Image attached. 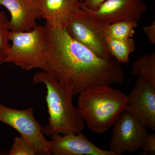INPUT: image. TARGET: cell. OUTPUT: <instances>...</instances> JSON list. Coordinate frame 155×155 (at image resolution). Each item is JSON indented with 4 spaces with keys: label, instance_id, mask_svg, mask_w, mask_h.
<instances>
[{
    "label": "cell",
    "instance_id": "6da1fadb",
    "mask_svg": "<svg viewBox=\"0 0 155 155\" xmlns=\"http://www.w3.org/2000/svg\"><path fill=\"white\" fill-rule=\"evenodd\" d=\"M48 28L44 69L73 96L101 85L122 84L125 75L115 58H100L71 37L64 28Z\"/></svg>",
    "mask_w": 155,
    "mask_h": 155
},
{
    "label": "cell",
    "instance_id": "7a4b0ae2",
    "mask_svg": "<svg viewBox=\"0 0 155 155\" xmlns=\"http://www.w3.org/2000/svg\"><path fill=\"white\" fill-rule=\"evenodd\" d=\"M32 82L35 84H43L47 89L45 100L48 122L43 126V134L51 137L82 132L85 123L78 108L72 102L74 96L72 91L43 70L34 74Z\"/></svg>",
    "mask_w": 155,
    "mask_h": 155
},
{
    "label": "cell",
    "instance_id": "3957f363",
    "mask_svg": "<svg viewBox=\"0 0 155 155\" xmlns=\"http://www.w3.org/2000/svg\"><path fill=\"white\" fill-rule=\"evenodd\" d=\"M128 97L123 92L101 85L87 89L78 94V110L89 129L101 134L114 124L127 108Z\"/></svg>",
    "mask_w": 155,
    "mask_h": 155
},
{
    "label": "cell",
    "instance_id": "277c9868",
    "mask_svg": "<svg viewBox=\"0 0 155 155\" xmlns=\"http://www.w3.org/2000/svg\"><path fill=\"white\" fill-rule=\"evenodd\" d=\"M10 45L5 63H11L25 71L44 69L48 49V28L46 25H37L32 30L12 32Z\"/></svg>",
    "mask_w": 155,
    "mask_h": 155
},
{
    "label": "cell",
    "instance_id": "5b68a950",
    "mask_svg": "<svg viewBox=\"0 0 155 155\" xmlns=\"http://www.w3.org/2000/svg\"><path fill=\"white\" fill-rule=\"evenodd\" d=\"M0 122L17 130L32 146L37 155H51L49 140L43 134V126L35 119L32 107L17 110L0 103Z\"/></svg>",
    "mask_w": 155,
    "mask_h": 155
},
{
    "label": "cell",
    "instance_id": "8992f818",
    "mask_svg": "<svg viewBox=\"0 0 155 155\" xmlns=\"http://www.w3.org/2000/svg\"><path fill=\"white\" fill-rule=\"evenodd\" d=\"M109 150L116 155L134 152L141 148L148 134V127L127 109L114 124Z\"/></svg>",
    "mask_w": 155,
    "mask_h": 155
},
{
    "label": "cell",
    "instance_id": "52a82bcc",
    "mask_svg": "<svg viewBox=\"0 0 155 155\" xmlns=\"http://www.w3.org/2000/svg\"><path fill=\"white\" fill-rule=\"evenodd\" d=\"M81 7L93 21L102 25L119 21L138 22L147 9L143 0H107L94 10Z\"/></svg>",
    "mask_w": 155,
    "mask_h": 155
},
{
    "label": "cell",
    "instance_id": "ba28073f",
    "mask_svg": "<svg viewBox=\"0 0 155 155\" xmlns=\"http://www.w3.org/2000/svg\"><path fill=\"white\" fill-rule=\"evenodd\" d=\"M64 28L71 37L99 57L108 58L112 57L107 47L106 38L88 22L81 5L72 13Z\"/></svg>",
    "mask_w": 155,
    "mask_h": 155
},
{
    "label": "cell",
    "instance_id": "9c48e42d",
    "mask_svg": "<svg viewBox=\"0 0 155 155\" xmlns=\"http://www.w3.org/2000/svg\"><path fill=\"white\" fill-rule=\"evenodd\" d=\"M128 97L127 109L148 128L155 130V87L138 78Z\"/></svg>",
    "mask_w": 155,
    "mask_h": 155
},
{
    "label": "cell",
    "instance_id": "30bf717a",
    "mask_svg": "<svg viewBox=\"0 0 155 155\" xmlns=\"http://www.w3.org/2000/svg\"><path fill=\"white\" fill-rule=\"evenodd\" d=\"M51 155H116L110 150L100 148L87 138L82 132L77 134H57L49 140Z\"/></svg>",
    "mask_w": 155,
    "mask_h": 155
},
{
    "label": "cell",
    "instance_id": "8fae6325",
    "mask_svg": "<svg viewBox=\"0 0 155 155\" xmlns=\"http://www.w3.org/2000/svg\"><path fill=\"white\" fill-rule=\"evenodd\" d=\"M5 8L11 14L8 27L12 32L32 30L41 18L37 0H0V7Z\"/></svg>",
    "mask_w": 155,
    "mask_h": 155
},
{
    "label": "cell",
    "instance_id": "7c38bea8",
    "mask_svg": "<svg viewBox=\"0 0 155 155\" xmlns=\"http://www.w3.org/2000/svg\"><path fill=\"white\" fill-rule=\"evenodd\" d=\"M41 17L51 28H64L76 9L80 7L78 0H37Z\"/></svg>",
    "mask_w": 155,
    "mask_h": 155
},
{
    "label": "cell",
    "instance_id": "4fadbf2b",
    "mask_svg": "<svg viewBox=\"0 0 155 155\" xmlns=\"http://www.w3.org/2000/svg\"><path fill=\"white\" fill-rule=\"evenodd\" d=\"M91 20L94 28L105 38L108 37L117 39L132 38L135 34L138 22L136 21H119L102 25Z\"/></svg>",
    "mask_w": 155,
    "mask_h": 155
},
{
    "label": "cell",
    "instance_id": "5bb4252c",
    "mask_svg": "<svg viewBox=\"0 0 155 155\" xmlns=\"http://www.w3.org/2000/svg\"><path fill=\"white\" fill-rule=\"evenodd\" d=\"M106 41L109 52L117 62L127 64L130 61V54L136 49L133 38L117 39L106 37Z\"/></svg>",
    "mask_w": 155,
    "mask_h": 155
},
{
    "label": "cell",
    "instance_id": "9a60e30c",
    "mask_svg": "<svg viewBox=\"0 0 155 155\" xmlns=\"http://www.w3.org/2000/svg\"><path fill=\"white\" fill-rule=\"evenodd\" d=\"M132 75L138 76L155 87V53L141 56L134 62Z\"/></svg>",
    "mask_w": 155,
    "mask_h": 155
},
{
    "label": "cell",
    "instance_id": "2e32d148",
    "mask_svg": "<svg viewBox=\"0 0 155 155\" xmlns=\"http://www.w3.org/2000/svg\"><path fill=\"white\" fill-rule=\"evenodd\" d=\"M8 21L6 13L0 11V67L5 63V58L11 45Z\"/></svg>",
    "mask_w": 155,
    "mask_h": 155
},
{
    "label": "cell",
    "instance_id": "e0dca14e",
    "mask_svg": "<svg viewBox=\"0 0 155 155\" xmlns=\"http://www.w3.org/2000/svg\"><path fill=\"white\" fill-rule=\"evenodd\" d=\"M9 155H37L32 146L25 138L16 136L9 151Z\"/></svg>",
    "mask_w": 155,
    "mask_h": 155
},
{
    "label": "cell",
    "instance_id": "ac0fdd59",
    "mask_svg": "<svg viewBox=\"0 0 155 155\" xmlns=\"http://www.w3.org/2000/svg\"><path fill=\"white\" fill-rule=\"evenodd\" d=\"M141 148L143 149L144 152L147 153H149L150 154H155V133L148 134Z\"/></svg>",
    "mask_w": 155,
    "mask_h": 155
},
{
    "label": "cell",
    "instance_id": "d6986e66",
    "mask_svg": "<svg viewBox=\"0 0 155 155\" xmlns=\"http://www.w3.org/2000/svg\"><path fill=\"white\" fill-rule=\"evenodd\" d=\"M143 31L151 43L155 45V21L154 20L149 25L144 26Z\"/></svg>",
    "mask_w": 155,
    "mask_h": 155
},
{
    "label": "cell",
    "instance_id": "ffe728a7",
    "mask_svg": "<svg viewBox=\"0 0 155 155\" xmlns=\"http://www.w3.org/2000/svg\"><path fill=\"white\" fill-rule=\"evenodd\" d=\"M106 1L107 0H84L81 2V5L88 10H94Z\"/></svg>",
    "mask_w": 155,
    "mask_h": 155
},
{
    "label": "cell",
    "instance_id": "44dd1931",
    "mask_svg": "<svg viewBox=\"0 0 155 155\" xmlns=\"http://www.w3.org/2000/svg\"><path fill=\"white\" fill-rule=\"evenodd\" d=\"M78 1H79V2H83L84 0H78Z\"/></svg>",
    "mask_w": 155,
    "mask_h": 155
}]
</instances>
